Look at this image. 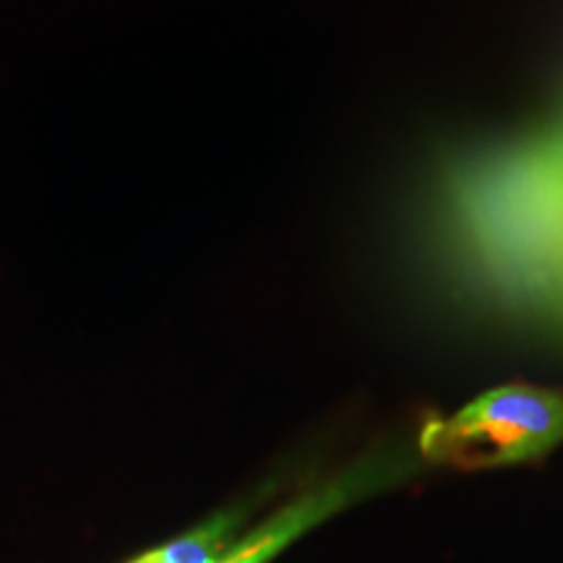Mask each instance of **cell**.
<instances>
[{
  "label": "cell",
  "instance_id": "cell-1",
  "mask_svg": "<svg viewBox=\"0 0 563 563\" xmlns=\"http://www.w3.org/2000/svg\"><path fill=\"white\" fill-rule=\"evenodd\" d=\"M449 203L462 241L501 285L563 300V170L548 133L462 162Z\"/></svg>",
  "mask_w": 563,
  "mask_h": 563
},
{
  "label": "cell",
  "instance_id": "cell-2",
  "mask_svg": "<svg viewBox=\"0 0 563 563\" xmlns=\"http://www.w3.org/2000/svg\"><path fill=\"white\" fill-rule=\"evenodd\" d=\"M563 439V397L511 384L433 418L420 431L426 460L460 470H488L534 460Z\"/></svg>",
  "mask_w": 563,
  "mask_h": 563
},
{
  "label": "cell",
  "instance_id": "cell-3",
  "mask_svg": "<svg viewBox=\"0 0 563 563\" xmlns=\"http://www.w3.org/2000/svg\"><path fill=\"white\" fill-rule=\"evenodd\" d=\"M368 475H350L340 483L327 485V488L311 493L302 501L287 506L277 517L258 527L251 538L243 543L232 545L220 563H266L277 555L282 548H287L295 538L311 530L321 519L332 517L344 504L352 501V496L363 490Z\"/></svg>",
  "mask_w": 563,
  "mask_h": 563
},
{
  "label": "cell",
  "instance_id": "cell-4",
  "mask_svg": "<svg viewBox=\"0 0 563 563\" xmlns=\"http://www.w3.org/2000/svg\"><path fill=\"white\" fill-rule=\"evenodd\" d=\"M238 519L230 514L211 519L209 525H201L199 530L183 534L175 543L159 548V555L165 563H220L224 553L230 551L228 540Z\"/></svg>",
  "mask_w": 563,
  "mask_h": 563
},
{
  "label": "cell",
  "instance_id": "cell-5",
  "mask_svg": "<svg viewBox=\"0 0 563 563\" xmlns=\"http://www.w3.org/2000/svg\"><path fill=\"white\" fill-rule=\"evenodd\" d=\"M548 139H551L553 152H555V157H559V165H561V170H563V118H561L559 123H555V129L548 133Z\"/></svg>",
  "mask_w": 563,
  "mask_h": 563
},
{
  "label": "cell",
  "instance_id": "cell-6",
  "mask_svg": "<svg viewBox=\"0 0 563 563\" xmlns=\"http://www.w3.org/2000/svg\"><path fill=\"white\" fill-rule=\"evenodd\" d=\"M131 563H165V561H162V555H159V548H157V551H150V553H144V555H141V559L131 561Z\"/></svg>",
  "mask_w": 563,
  "mask_h": 563
}]
</instances>
